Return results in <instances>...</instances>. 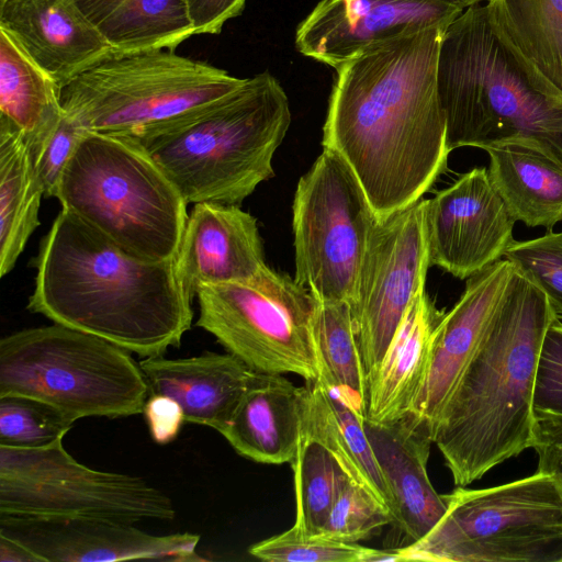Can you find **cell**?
<instances>
[{"label": "cell", "instance_id": "obj_34", "mask_svg": "<svg viewBox=\"0 0 562 562\" xmlns=\"http://www.w3.org/2000/svg\"><path fill=\"white\" fill-rule=\"evenodd\" d=\"M548 297L562 321V232L547 231L540 237L513 240L504 254Z\"/></svg>", "mask_w": 562, "mask_h": 562}, {"label": "cell", "instance_id": "obj_25", "mask_svg": "<svg viewBox=\"0 0 562 562\" xmlns=\"http://www.w3.org/2000/svg\"><path fill=\"white\" fill-rule=\"evenodd\" d=\"M491 182L509 214L529 227L562 222V164L538 142L509 138L484 148Z\"/></svg>", "mask_w": 562, "mask_h": 562}, {"label": "cell", "instance_id": "obj_7", "mask_svg": "<svg viewBox=\"0 0 562 562\" xmlns=\"http://www.w3.org/2000/svg\"><path fill=\"white\" fill-rule=\"evenodd\" d=\"M173 52L111 49L58 87L63 111L89 132L135 138L227 94L244 81Z\"/></svg>", "mask_w": 562, "mask_h": 562}, {"label": "cell", "instance_id": "obj_5", "mask_svg": "<svg viewBox=\"0 0 562 562\" xmlns=\"http://www.w3.org/2000/svg\"><path fill=\"white\" fill-rule=\"evenodd\" d=\"M291 123L285 91L268 71L149 134L133 138L189 203L240 205L274 177ZM132 138V137H130Z\"/></svg>", "mask_w": 562, "mask_h": 562}, {"label": "cell", "instance_id": "obj_4", "mask_svg": "<svg viewBox=\"0 0 562 562\" xmlns=\"http://www.w3.org/2000/svg\"><path fill=\"white\" fill-rule=\"evenodd\" d=\"M437 89L450 153L522 137L562 164V89L515 46L486 3L446 27Z\"/></svg>", "mask_w": 562, "mask_h": 562}, {"label": "cell", "instance_id": "obj_1", "mask_svg": "<svg viewBox=\"0 0 562 562\" xmlns=\"http://www.w3.org/2000/svg\"><path fill=\"white\" fill-rule=\"evenodd\" d=\"M447 26L375 44L336 68L322 145L347 162L379 221L423 199L447 168L437 89Z\"/></svg>", "mask_w": 562, "mask_h": 562}, {"label": "cell", "instance_id": "obj_18", "mask_svg": "<svg viewBox=\"0 0 562 562\" xmlns=\"http://www.w3.org/2000/svg\"><path fill=\"white\" fill-rule=\"evenodd\" d=\"M175 265L191 299L204 284L250 280L266 266L257 218L239 205L195 203Z\"/></svg>", "mask_w": 562, "mask_h": 562}, {"label": "cell", "instance_id": "obj_12", "mask_svg": "<svg viewBox=\"0 0 562 562\" xmlns=\"http://www.w3.org/2000/svg\"><path fill=\"white\" fill-rule=\"evenodd\" d=\"M376 222L350 167L336 151L323 148L294 193V280L318 301L350 304Z\"/></svg>", "mask_w": 562, "mask_h": 562}, {"label": "cell", "instance_id": "obj_26", "mask_svg": "<svg viewBox=\"0 0 562 562\" xmlns=\"http://www.w3.org/2000/svg\"><path fill=\"white\" fill-rule=\"evenodd\" d=\"M0 117L23 135L32 164L40 158L64 111L58 86L0 31Z\"/></svg>", "mask_w": 562, "mask_h": 562}, {"label": "cell", "instance_id": "obj_8", "mask_svg": "<svg viewBox=\"0 0 562 562\" xmlns=\"http://www.w3.org/2000/svg\"><path fill=\"white\" fill-rule=\"evenodd\" d=\"M49 404L72 420L143 413L149 387L130 351L54 323L0 340V396Z\"/></svg>", "mask_w": 562, "mask_h": 562}, {"label": "cell", "instance_id": "obj_16", "mask_svg": "<svg viewBox=\"0 0 562 562\" xmlns=\"http://www.w3.org/2000/svg\"><path fill=\"white\" fill-rule=\"evenodd\" d=\"M465 9L450 0H322L299 24L295 47L334 68L420 29L447 26Z\"/></svg>", "mask_w": 562, "mask_h": 562}, {"label": "cell", "instance_id": "obj_31", "mask_svg": "<svg viewBox=\"0 0 562 562\" xmlns=\"http://www.w3.org/2000/svg\"><path fill=\"white\" fill-rule=\"evenodd\" d=\"M75 420L56 407L22 395L0 396V446L37 449L64 438Z\"/></svg>", "mask_w": 562, "mask_h": 562}, {"label": "cell", "instance_id": "obj_13", "mask_svg": "<svg viewBox=\"0 0 562 562\" xmlns=\"http://www.w3.org/2000/svg\"><path fill=\"white\" fill-rule=\"evenodd\" d=\"M425 200L373 226L350 302L368 379L396 334L430 267L425 228Z\"/></svg>", "mask_w": 562, "mask_h": 562}, {"label": "cell", "instance_id": "obj_24", "mask_svg": "<svg viewBox=\"0 0 562 562\" xmlns=\"http://www.w3.org/2000/svg\"><path fill=\"white\" fill-rule=\"evenodd\" d=\"M443 314L425 289L415 295L380 364L368 379L367 422L391 424L409 414L424 378L434 330Z\"/></svg>", "mask_w": 562, "mask_h": 562}, {"label": "cell", "instance_id": "obj_38", "mask_svg": "<svg viewBox=\"0 0 562 562\" xmlns=\"http://www.w3.org/2000/svg\"><path fill=\"white\" fill-rule=\"evenodd\" d=\"M531 448L539 459L537 472L554 477L562 487V415L535 414Z\"/></svg>", "mask_w": 562, "mask_h": 562}, {"label": "cell", "instance_id": "obj_3", "mask_svg": "<svg viewBox=\"0 0 562 562\" xmlns=\"http://www.w3.org/2000/svg\"><path fill=\"white\" fill-rule=\"evenodd\" d=\"M555 318L547 295L515 267L432 431L457 486L531 448L536 367Z\"/></svg>", "mask_w": 562, "mask_h": 562}, {"label": "cell", "instance_id": "obj_10", "mask_svg": "<svg viewBox=\"0 0 562 562\" xmlns=\"http://www.w3.org/2000/svg\"><path fill=\"white\" fill-rule=\"evenodd\" d=\"M195 325L254 371L321 375L313 334L317 300L294 278L267 265L250 280L201 285Z\"/></svg>", "mask_w": 562, "mask_h": 562}, {"label": "cell", "instance_id": "obj_2", "mask_svg": "<svg viewBox=\"0 0 562 562\" xmlns=\"http://www.w3.org/2000/svg\"><path fill=\"white\" fill-rule=\"evenodd\" d=\"M27 308L140 357L178 347L191 297L175 259L138 258L61 210L43 238Z\"/></svg>", "mask_w": 562, "mask_h": 562}, {"label": "cell", "instance_id": "obj_28", "mask_svg": "<svg viewBox=\"0 0 562 562\" xmlns=\"http://www.w3.org/2000/svg\"><path fill=\"white\" fill-rule=\"evenodd\" d=\"M43 189L22 133L0 117V276L15 266L38 227Z\"/></svg>", "mask_w": 562, "mask_h": 562}, {"label": "cell", "instance_id": "obj_27", "mask_svg": "<svg viewBox=\"0 0 562 562\" xmlns=\"http://www.w3.org/2000/svg\"><path fill=\"white\" fill-rule=\"evenodd\" d=\"M115 50H175L194 35L184 0H75Z\"/></svg>", "mask_w": 562, "mask_h": 562}, {"label": "cell", "instance_id": "obj_11", "mask_svg": "<svg viewBox=\"0 0 562 562\" xmlns=\"http://www.w3.org/2000/svg\"><path fill=\"white\" fill-rule=\"evenodd\" d=\"M60 438L37 449L0 446V515L169 521L171 498L140 476L91 469Z\"/></svg>", "mask_w": 562, "mask_h": 562}, {"label": "cell", "instance_id": "obj_20", "mask_svg": "<svg viewBox=\"0 0 562 562\" xmlns=\"http://www.w3.org/2000/svg\"><path fill=\"white\" fill-rule=\"evenodd\" d=\"M307 403L293 470L294 527L317 536L345 484L353 481L375 495L344 448L336 420L319 380L306 381Z\"/></svg>", "mask_w": 562, "mask_h": 562}, {"label": "cell", "instance_id": "obj_29", "mask_svg": "<svg viewBox=\"0 0 562 562\" xmlns=\"http://www.w3.org/2000/svg\"><path fill=\"white\" fill-rule=\"evenodd\" d=\"M313 334L321 363L318 379L337 390L366 416L368 376L349 302L317 300Z\"/></svg>", "mask_w": 562, "mask_h": 562}, {"label": "cell", "instance_id": "obj_19", "mask_svg": "<svg viewBox=\"0 0 562 562\" xmlns=\"http://www.w3.org/2000/svg\"><path fill=\"white\" fill-rule=\"evenodd\" d=\"M0 31L58 87L112 49L75 0H0Z\"/></svg>", "mask_w": 562, "mask_h": 562}, {"label": "cell", "instance_id": "obj_22", "mask_svg": "<svg viewBox=\"0 0 562 562\" xmlns=\"http://www.w3.org/2000/svg\"><path fill=\"white\" fill-rule=\"evenodd\" d=\"M374 454L393 498L394 522L412 539L423 538L447 509L427 472L432 439L406 416L391 424L364 422Z\"/></svg>", "mask_w": 562, "mask_h": 562}, {"label": "cell", "instance_id": "obj_32", "mask_svg": "<svg viewBox=\"0 0 562 562\" xmlns=\"http://www.w3.org/2000/svg\"><path fill=\"white\" fill-rule=\"evenodd\" d=\"M394 522L390 508L364 486L349 481L335 498L317 536L358 543Z\"/></svg>", "mask_w": 562, "mask_h": 562}, {"label": "cell", "instance_id": "obj_39", "mask_svg": "<svg viewBox=\"0 0 562 562\" xmlns=\"http://www.w3.org/2000/svg\"><path fill=\"white\" fill-rule=\"evenodd\" d=\"M143 413L153 440L159 445L173 441L186 423L182 407L161 394H150Z\"/></svg>", "mask_w": 562, "mask_h": 562}, {"label": "cell", "instance_id": "obj_21", "mask_svg": "<svg viewBox=\"0 0 562 562\" xmlns=\"http://www.w3.org/2000/svg\"><path fill=\"white\" fill-rule=\"evenodd\" d=\"M139 366L149 395L173 398L182 407L186 423L209 426L220 434L232 420L257 372L229 352L211 351L178 359L149 357Z\"/></svg>", "mask_w": 562, "mask_h": 562}, {"label": "cell", "instance_id": "obj_42", "mask_svg": "<svg viewBox=\"0 0 562 562\" xmlns=\"http://www.w3.org/2000/svg\"><path fill=\"white\" fill-rule=\"evenodd\" d=\"M450 1L456 2V3L460 4L461 7H463L464 9H467L469 7L480 4L483 1L488 2L490 0H450Z\"/></svg>", "mask_w": 562, "mask_h": 562}, {"label": "cell", "instance_id": "obj_35", "mask_svg": "<svg viewBox=\"0 0 562 562\" xmlns=\"http://www.w3.org/2000/svg\"><path fill=\"white\" fill-rule=\"evenodd\" d=\"M317 380L324 386L345 450L364 476L372 492L390 508L393 515L392 494L368 437L366 416L357 412L337 390L321 379Z\"/></svg>", "mask_w": 562, "mask_h": 562}, {"label": "cell", "instance_id": "obj_23", "mask_svg": "<svg viewBox=\"0 0 562 562\" xmlns=\"http://www.w3.org/2000/svg\"><path fill=\"white\" fill-rule=\"evenodd\" d=\"M308 389L278 373L256 372L221 432L240 456L258 463H291L296 454Z\"/></svg>", "mask_w": 562, "mask_h": 562}, {"label": "cell", "instance_id": "obj_30", "mask_svg": "<svg viewBox=\"0 0 562 562\" xmlns=\"http://www.w3.org/2000/svg\"><path fill=\"white\" fill-rule=\"evenodd\" d=\"M486 4L515 46L562 89V0H490Z\"/></svg>", "mask_w": 562, "mask_h": 562}, {"label": "cell", "instance_id": "obj_9", "mask_svg": "<svg viewBox=\"0 0 562 562\" xmlns=\"http://www.w3.org/2000/svg\"><path fill=\"white\" fill-rule=\"evenodd\" d=\"M447 509L397 561L562 562V487L535 474L482 490L443 494Z\"/></svg>", "mask_w": 562, "mask_h": 562}, {"label": "cell", "instance_id": "obj_41", "mask_svg": "<svg viewBox=\"0 0 562 562\" xmlns=\"http://www.w3.org/2000/svg\"><path fill=\"white\" fill-rule=\"evenodd\" d=\"M1 562H41L40 558L19 541L0 533Z\"/></svg>", "mask_w": 562, "mask_h": 562}, {"label": "cell", "instance_id": "obj_33", "mask_svg": "<svg viewBox=\"0 0 562 562\" xmlns=\"http://www.w3.org/2000/svg\"><path fill=\"white\" fill-rule=\"evenodd\" d=\"M248 552L269 562H371L375 549L322 536H305L292 526L254 543Z\"/></svg>", "mask_w": 562, "mask_h": 562}, {"label": "cell", "instance_id": "obj_6", "mask_svg": "<svg viewBox=\"0 0 562 562\" xmlns=\"http://www.w3.org/2000/svg\"><path fill=\"white\" fill-rule=\"evenodd\" d=\"M55 198L125 251L175 259L188 221L176 186L133 138L87 132L67 161Z\"/></svg>", "mask_w": 562, "mask_h": 562}, {"label": "cell", "instance_id": "obj_36", "mask_svg": "<svg viewBox=\"0 0 562 562\" xmlns=\"http://www.w3.org/2000/svg\"><path fill=\"white\" fill-rule=\"evenodd\" d=\"M535 414L562 415V321L548 327L541 342L533 383Z\"/></svg>", "mask_w": 562, "mask_h": 562}, {"label": "cell", "instance_id": "obj_40", "mask_svg": "<svg viewBox=\"0 0 562 562\" xmlns=\"http://www.w3.org/2000/svg\"><path fill=\"white\" fill-rule=\"evenodd\" d=\"M194 35L220 34L224 24L239 15L247 0H184Z\"/></svg>", "mask_w": 562, "mask_h": 562}, {"label": "cell", "instance_id": "obj_37", "mask_svg": "<svg viewBox=\"0 0 562 562\" xmlns=\"http://www.w3.org/2000/svg\"><path fill=\"white\" fill-rule=\"evenodd\" d=\"M88 131L65 112L33 165L35 176L43 189L44 198L56 195L61 172L76 146Z\"/></svg>", "mask_w": 562, "mask_h": 562}, {"label": "cell", "instance_id": "obj_17", "mask_svg": "<svg viewBox=\"0 0 562 562\" xmlns=\"http://www.w3.org/2000/svg\"><path fill=\"white\" fill-rule=\"evenodd\" d=\"M514 265L501 259L467 279L465 289L437 324L411 416L431 439L440 413L512 281Z\"/></svg>", "mask_w": 562, "mask_h": 562}, {"label": "cell", "instance_id": "obj_15", "mask_svg": "<svg viewBox=\"0 0 562 562\" xmlns=\"http://www.w3.org/2000/svg\"><path fill=\"white\" fill-rule=\"evenodd\" d=\"M0 533L22 543L41 562L201 560L196 533L153 535L106 518L0 515Z\"/></svg>", "mask_w": 562, "mask_h": 562}, {"label": "cell", "instance_id": "obj_14", "mask_svg": "<svg viewBox=\"0 0 562 562\" xmlns=\"http://www.w3.org/2000/svg\"><path fill=\"white\" fill-rule=\"evenodd\" d=\"M430 266L467 280L504 258L516 221L493 187L487 168L476 167L425 200Z\"/></svg>", "mask_w": 562, "mask_h": 562}]
</instances>
